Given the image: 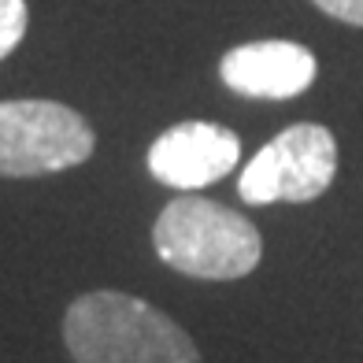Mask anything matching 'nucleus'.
Returning a JSON list of instances; mask_svg holds the SVG:
<instances>
[{"label": "nucleus", "mask_w": 363, "mask_h": 363, "mask_svg": "<svg viewBox=\"0 0 363 363\" xmlns=\"http://www.w3.org/2000/svg\"><path fill=\"white\" fill-rule=\"evenodd\" d=\"M93 156V130L56 101H0V174L34 178L78 167Z\"/></svg>", "instance_id": "3"}, {"label": "nucleus", "mask_w": 363, "mask_h": 363, "mask_svg": "<svg viewBox=\"0 0 363 363\" xmlns=\"http://www.w3.org/2000/svg\"><path fill=\"white\" fill-rule=\"evenodd\" d=\"M152 245L167 267L208 282L245 278L263 256L259 230L208 196H174L152 226Z\"/></svg>", "instance_id": "2"}, {"label": "nucleus", "mask_w": 363, "mask_h": 363, "mask_svg": "<svg viewBox=\"0 0 363 363\" xmlns=\"http://www.w3.org/2000/svg\"><path fill=\"white\" fill-rule=\"evenodd\" d=\"M241 160V141L216 123H178L152 141L148 171L171 189H204Z\"/></svg>", "instance_id": "5"}, {"label": "nucleus", "mask_w": 363, "mask_h": 363, "mask_svg": "<svg viewBox=\"0 0 363 363\" xmlns=\"http://www.w3.org/2000/svg\"><path fill=\"white\" fill-rule=\"evenodd\" d=\"M337 174V141L319 123H296L271 138L245 163L238 193L245 204H304L330 189Z\"/></svg>", "instance_id": "4"}, {"label": "nucleus", "mask_w": 363, "mask_h": 363, "mask_svg": "<svg viewBox=\"0 0 363 363\" xmlns=\"http://www.w3.org/2000/svg\"><path fill=\"white\" fill-rule=\"evenodd\" d=\"M26 34V0H0V60L15 52Z\"/></svg>", "instance_id": "7"}, {"label": "nucleus", "mask_w": 363, "mask_h": 363, "mask_svg": "<svg viewBox=\"0 0 363 363\" xmlns=\"http://www.w3.org/2000/svg\"><path fill=\"white\" fill-rule=\"evenodd\" d=\"M63 341L74 363H201L171 315L115 289L78 296L63 315Z\"/></svg>", "instance_id": "1"}, {"label": "nucleus", "mask_w": 363, "mask_h": 363, "mask_svg": "<svg viewBox=\"0 0 363 363\" xmlns=\"http://www.w3.org/2000/svg\"><path fill=\"white\" fill-rule=\"evenodd\" d=\"M311 4L349 26H363V0H311Z\"/></svg>", "instance_id": "8"}, {"label": "nucleus", "mask_w": 363, "mask_h": 363, "mask_svg": "<svg viewBox=\"0 0 363 363\" xmlns=\"http://www.w3.org/2000/svg\"><path fill=\"white\" fill-rule=\"evenodd\" d=\"M223 82L252 101H289L315 82V56L296 41H252L223 56Z\"/></svg>", "instance_id": "6"}]
</instances>
